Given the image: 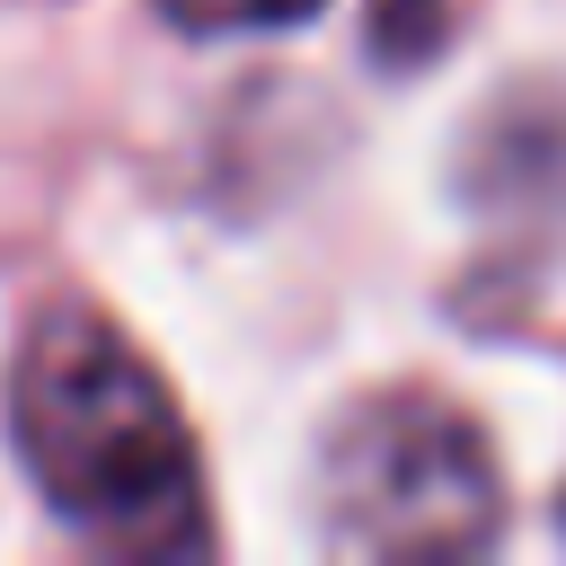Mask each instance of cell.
Segmentation results:
<instances>
[{
  "mask_svg": "<svg viewBox=\"0 0 566 566\" xmlns=\"http://www.w3.org/2000/svg\"><path fill=\"white\" fill-rule=\"evenodd\" d=\"M327 0H159V18H177L186 35H265V27H301Z\"/></svg>",
  "mask_w": 566,
  "mask_h": 566,
  "instance_id": "3957f363",
  "label": "cell"
},
{
  "mask_svg": "<svg viewBox=\"0 0 566 566\" xmlns=\"http://www.w3.org/2000/svg\"><path fill=\"white\" fill-rule=\"evenodd\" d=\"M9 433H18L35 495L88 548L106 557L212 548L186 407L115 318L62 301L27 327L18 371H9Z\"/></svg>",
  "mask_w": 566,
  "mask_h": 566,
  "instance_id": "6da1fadb",
  "label": "cell"
},
{
  "mask_svg": "<svg viewBox=\"0 0 566 566\" xmlns=\"http://www.w3.org/2000/svg\"><path fill=\"white\" fill-rule=\"evenodd\" d=\"M442 0H371V44L389 53V62H424L433 44H442Z\"/></svg>",
  "mask_w": 566,
  "mask_h": 566,
  "instance_id": "277c9868",
  "label": "cell"
},
{
  "mask_svg": "<svg viewBox=\"0 0 566 566\" xmlns=\"http://www.w3.org/2000/svg\"><path fill=\"white\" fill-rule=\"evenodd\" d=\"M504 531V469L469 407L371 389L318 442V539L336 557H478Z\"/></svg>",
  "mask_w": 566,
  "mask_h": 566,
  "instance_id": "7a4b0ae2",
  "label": "cell"
},
{
  "mask_svg": "<svg viewBox=\"0 0 566 566\" xmlns=\"http://www.w3.org/2000/svg\"><path fill=\"white\" fill-rule=\"evenodd\" d=\"M557 522H566V495H557Z\"/></svg>",
  "mask_w": 566,
  "mask_h": 566,
  "instance_id": "5b68a950",
  "label": "cell"
}]
</instances>
